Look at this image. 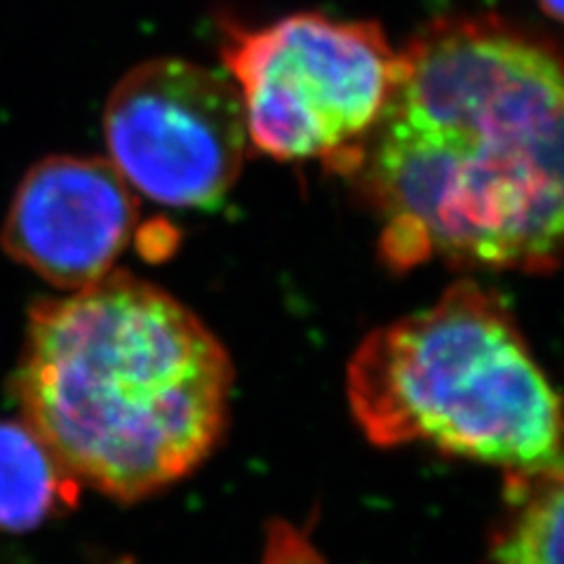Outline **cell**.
<instances>
[{
	"label": "cell",
	"instance_id": "cell-1",
	"mask_svg": "<svg viewBox=\"0 0 564 564\" xmlns=\"http://www.w3.org/2000/svg\"><path fill=\"white\" fill-rule=\"evenodd\" d=\"M402 70L350 174L395 271L551 273L562 250V64L494 17L440 20L400 50Z\"/></svg>",
	"mask_w": 564,
	"mask_h": 564
},
{
	"label": "cell",
	"instance_id": "cell-2",
	"mask_svg": "<svg viewBox=\"0 0 564 564\" xmlns=\"http://www.w3.org/2000/svg\"><path fill=\"white\" fill-rule=\"evenodd\" d=\"M231 360L165 290L111 271L29 315L24 421L80 485L139 501L196 470L226 429Z\"/></svg>",
	"mask_w": 564,
	"mask_h": 564
},
{
	"label": "cell",
	"instance_id": "cell-3",
	"mask_svg": "<svg viewBox=\"0 0 564 564\" xmlns=\"http://www.w3.org/2000/svg\"><path fill=\"white\" fill-rule=\"evenodd\" d=\"M348 400L379 447L431 445L510 473L562 468L560 402L516 317L475 282L358 346Z\"/></svg>",
	"mask_w": 564,
	"mask_h": 564
},
{
	"label": "cell",
	"instance_id": "cell-4",
	"mask_svg": "<svg viewBox=\"0 0 564 564\" xmlns=\"http://www.w3.org/2000/svg\"><path fill=\"white\" fill-rule=\"evenodd\" d=\"M240 95L250 147L278 161H325L350 172L402 70L375 22L302 12L240 29L224 47Z\"/></svg>",
	"mask_w": 564,
	"mask_h": 564
},
{
	"label": "cell",
	"instance_id": "cell-5",
	"mask_svg": "<svg viewBox=\"0 0 564 564\" xmlns=\"http://www.w3.org/2000/svg\"><path fill=\"white\" fill-rule=\"evenodd\" d=\"M104 134L134 193L182 209L224 200L250 149L234 80L184 59L130 70L106 104Z\"/></svg>",
	"mask_w": 564,
	"mask_h": 564
},
{
	"label": "cell",
	"instance_id": "cell-6",
	"mask_svg": "<svg viewBox=\"0 0 564 564\" xmlns=\"http://www.w3.org/2000/svg\"><path fill=\"white\" fill-rule=\"evenodd\" d=\"M137 219V193L111 161L52 155L17 188L0 242L52 285L80 290L113 271Z\"/></svg>",
	"mask_w": 564,
	"mask_h": 564
},
{
	"label": "cell",
	"instance_id": "cell-7",
	"mask_svg": "<svg viewBox=\"0 0 564 564\" xmlns=\"http://www.w3.org/2000/svg\"><path fill=\"white\" fill-rule=\"evenodd\" d=\"M80 487L26 421L0 419V529L41 527L74 508Z\"/></svg>",
	"mask_w": 564,
	"mask_h": 564
},
{
	"label": "cell",
	"instance_id": "cell-8",
	"mask_svg": "<svg viewBox=\"0 0 564 564\" xmlns=\"http://www.w3.org/2000/svg\"><path fill=\"white\" fill-rule=\"evenodd\" d=\"M562 468L506 475V510L482 564H562Z\"/></svg>",
	"mask_w": 564,
	"mask_h": 564
},
{
	"label": "cell",
	"instance_id": "cell-9",
	"mask_svg": "<svg viewBox=\"0 0 564 564\" xmlns=\"http://www.w3.org/2000/svg\"><path fill=\"white\" fill-rule=\"evenodd\" d=\"M543 12L551 17V20H560L562 17V0H539Z\"/></svg>",
	"mask_w": 564,
	"mask_h": 564
}]
</instances>
